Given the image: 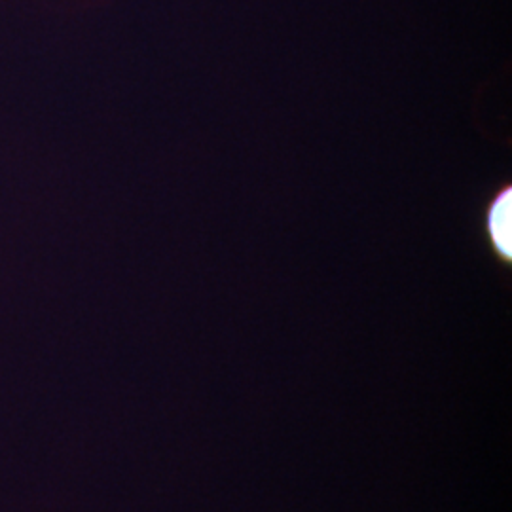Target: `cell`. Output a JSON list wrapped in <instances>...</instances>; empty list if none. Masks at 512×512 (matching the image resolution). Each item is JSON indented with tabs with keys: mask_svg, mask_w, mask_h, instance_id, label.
I'll return each mask as SVG.
<instances>
[{
	"mask_svg": "<svg viewBox=\"0 0 512 512\" xmlns=\"http://www.w3.org/2000/svg\"><path fill=\"white\" fill-rule=\"evenodd\" d=\"M488 236L492 241L495 253L503 260H511L512 256V192L505 188L495 196L494 202L488 207Z\"/></svg>",
	"mask_w": 512,
	"mask_h": 512,
	"instance_id": "cell-1",
	"label": "cell"
}]
</instances>
